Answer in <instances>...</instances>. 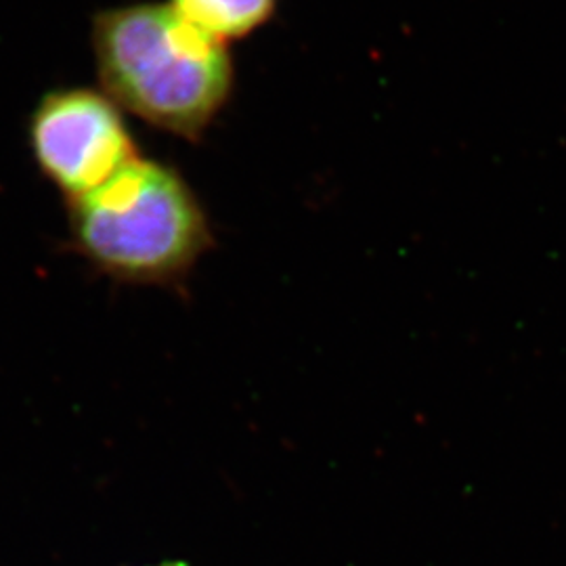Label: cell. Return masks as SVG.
Wrapping results in <instances>:
<instances>
[{
	"instance_id": "cell-1",
	"label": "cell",
	"mask_w": 566,
	"mask_h": 566,
	"mask_svg": "<svg viewBox=\"0 0 566 566\" xmlns=\"http://www.w3.org/2000/svg\"><path fill=\"white\" fill-rule=\"evenodd\" d=\"M91 44L103 93L175 137L202 139L231 99L235 67L227 44L182 20L168 2L99 11Z\"/></svg>"
},
{
	"instance_id": "cell-2",
	"label": "cell",
	"mask_w": 566,
	"mask_h": 566,
	"mask_svg": "<svg viewBox=\"0 0 566 566\" xmlns=\"http://www.w3.org/2000/svg\"><path fill=\"white\" fill-rule=\"evenodd\" d=\"M67 206L76 250L120 282H177L212 243L191 187L154 160H135Z\"/></svg>"
},
{
	"instance_id": "cell-3",
	"label": "cell",
	"mask_w": 566,
	"mask_h": 566,
	"mask_svg": "<svg viewBox=\"0 0 566 566\" xmlns=\"http://www.w3.org/2000/svg\"><path fill=\"white\" fill-rule=\"evenodd\" d=\"M30 147L42 175L67 200L82 198L139 160L122 109L103 91H49L30 118Z\"/></svg>"
},
{
	"instance_id": "cell-4",
	"label": "cell",
	"mask_w": 566,
	"mask_h": 566,
	"mask_svg": "<svg viewBox=\"0 0 566 566\" xmlns=\"http://www.w3.org/2000/svg\"><path fill=\"white\" fill-rule=\"evenodd\" d=\"M168 4L182 20L223 44L252 36L277 11V0H168Z\"/></svg>"
},
{
	"instance_id": "cell-5",
	"label": "cell",
	"mask_w": 566,
	"mask_h": 566,
	"mask_svg": "<svg viewBox=\"0 0 566 566\" xmlns=\"http://www.w3.org/2000/svg\"><path fill=\"white\" fill-rule=\"evenodd\" d=\"M158 566H185V565H181V563H166V565H158Z\"/></svg>"
}]
</instances>
